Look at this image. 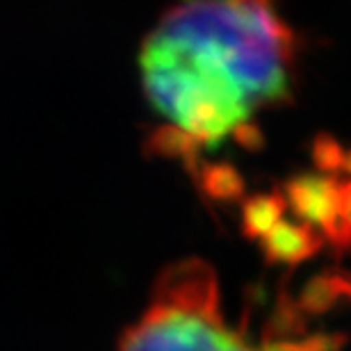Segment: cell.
<instances>
[{"label":"cell","mask_w":351,"mask_h":351,"mask_svg":"<svg viewBox=\"0 0 351 351\" xmlns=\"http://www.w3.org/2000/svg\"><path fill=\"white\" fill-rule=\"evenodd\" d=\"M297 34L276 0H199L167 12L142 46L139 71L162 119L160 149L182 156L249 142L267 110L294 96Z\"/></svg>","instance_id":"6da1fadb"},{"label":"cell","mask_w":351,"mask_h":351,"mask_svg":"<svg viewBox=\"0 0 351 351\" xmlns=\"http://www.w3.org/2000/svg\"><path fill=\"white\" fill-rule=\"evenodd\" d=\"M119 351H258L221 313L219 280L203 261H180L160 274L151 301L123 333Z\"/></svg>","instance_id":"7a4b0ae2"}]
</instances>
